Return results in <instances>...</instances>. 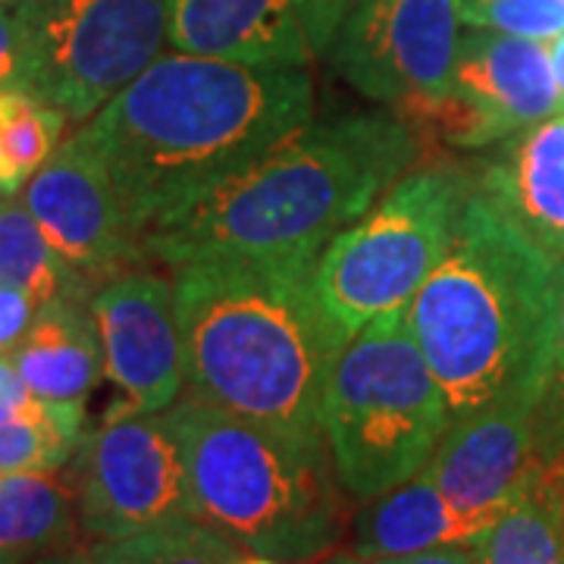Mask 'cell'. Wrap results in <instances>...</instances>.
Returning a JSON list of instances; mask_svg holds the SVG:
<instances>
[{
    "mask_svg": "<svg viewBox=\"0 0 564 564\" xmlns=\"http://www.w3.org/2000/svg\"><path fill=\"white\" fill-rule=\"evenodd\" d=\"M232 564H285V562H276V558H270V555H258V552H242V555H239Z\"/></svg>",
    "mask_w": 564,
    "mask_h": 564,
    "instance_id": "34",
    "label": "cell"
},
{
    "mask_svg": "<svg viewBox=\"0 0 564 564\" xmlns=\"http://www.w3.org/2000/svg\"><path fill=\"white\" fill-rule=\"evenodd\" d=\"M367 564H484L480 543H455L440 545V549H426L414 555H399V558H380V562Z\"/></svg>",
    "mask_w": 564,
    "mask_h": 564,
    "instance_id": "29",
    "label": "cell"
},
{
    "mask_svg": "<svg viewBox=\"0 0 564 564\" xmlns=\"http://www.w3.org/2000/svg\"><path fill=\"white\" fill-rule=\"evenodd\" d=\"M492 521L464 514L426 474L367 499L355 521V555L364 562L399 558L455 543H480Z\"/></svg>",
    "mask_w": 564,
    "mask_h": 564,
    "instance_id": "17",
    "label": "cell"
},
{
    "mask_svg": "<svg viewBox=\"0 0 564 564\" xmlns=\"http://www.w3.org/2000/svg\"><path fill=\"white\" fill-rule=\"evenodd\" d=\"M462 29L458 0H355L326 57L364 98L392 110L452 91Z\"/></svg>",
    "mask_w": 564,
    "mask_h": 564,
    "instance_id": "10",
    "label": "cell"
},
{
    "mask_svg": "<svg viewBox=\"0 0 564 564\" xmlns=\"http://www.w3.org/2000/svg\"><path fill=\"white\" fill-rule=\"evenodd\" d=\"M540 389H514L455 417L423 474L464 514L496 521L536 464Z\"/></svg>",
    "mask_w": 564,
    "mask_h": 564,
    "instance_id": "13",
    "label": "cell"
},
{
    "mask_svg": "<svg viewBox=\"0 0 564 564\" xmlns=\"http://www.w3.org/2000/svg\"><path fill=\"white\" fill-rule=\"evenodd\" d=\"M423 141L389 113L307 122L198 207L144 236V258L176 270L210 258H321L414 170Z\"/></svg>",
    "mask_w": 564,
    "mask_h": 564,
    "instance_id": "3",
    "label": "cell"
},
{
    "mask_svg": "<svg viewBox=\"0 0 564 564\" xmlns=\"http://www.w3.org/2000/svg\"><path fill=\"white\" fill-rule=\"evenodd\" d=\"M180 426L198 521L245 552L311 562L339 543V477L326 436H295L182 392Z\"/></svg>",
    "mask_w": 564,
    "mask_h": 564,
    "instance_id": "5",
    "label": "cell"
},
{
    "mask_svg": "<svg viewBox=\"0 0 564 564\" xmlns=\"http://www.w3.org/2000/svg\"><path fill=\"white\" fill-rule=\"evenodd\" d=\"M22 204L63 261L95 285L148 261L101 151L85 129L63 141L29 180Z\"/></svg>",
    "mask_w": 564,
    "mask_h": 564,
    "instance_id": "12",
    "label": "cell"
},
{
    "mask_svg": "<svg viewBox=\"0 0 564 564\" xmlns=\"http://www.w3.org/2000/svg\"><path fill=\"white\" fill-rule=\"evenodd\" d=\"M464 29H486L530 41L564 35V0H458Z\"/></svg>",
    "mask_w": 564,
    "mask_h": 564,
    "instance_id": "25",
    "label": "cell"
},
{
    "mask_svg": "<svg viewBox=\"0 0 564 564\" xmlns=\"http://www.w3.org/2000/svg\"><path fill=\"white\" fill-rule=\"evenodd\" d=\"M91 549L107 564H232L242 555V545L202 521H182Z\"/></svg>",
    "mask_w": 564,
    "mask_h": 564,
    "instance_id": "24",
    "label": "cell"
},
{
    "mask_svg": "<svg viewBox=\"0 0 564 564\" xmlns=\"http://www.w3.org/2000/svg\"><path fill=\"white\" fill-rule=\"evenodd\" d=\"M564 304V261L477 185L408 321L452 421L514 389L543 392Z\"/></svg>",
    "mask_w": 564,
    "mask_h": 564,
    "instance_id": "4",
    "label": "cell"
},
{
    "mask_svg": "<svg viewBox=\"0 0 564 564\" xmlns=\"http://www.w3.org/2000/svg\"><path fill=\"white\" fill-rule=\"evenodd\" d=\"M307 122V66H248L173 51L104 104L85 132L144 242Z\"/></svg>",
    "mask_w": 564,
    "mask_h": 564,
    "instance_id": "1",
    "label": "cell"
},
{
    "mask_svg": "<svg viewBox=\"0 0 564 564\" xmlns=\"http://www.w3.org/2000/svg\"><path fill=\"white\" fill-rule=\"evenodd\" d=\"M452 91L484 113L496 141L564 113L549 44L486 29L462 32Z\"/></svg>",
    "mask_w": 564,
    "mask_h": 564,
    "instance_id": "15",
    "label": "cell"
},
{
    "mask_svg": "<svg viewBox=\"0 0 564 564\" xmlns=\"http://www.w3.org/2000/svg\"><path fill=\"white\" fill-rule=\"evenodd\" d=\"M10 361L39 399L85 408L101 377H107L101 336L88 299H61L39 307Z\"/></svg>",
    "mask_w": 564,
    "mask_h": 564,
    "instance_id": "18",
    "label": "cell"
},
{
    "mask_svg": "<svg viewBox=\"0 0 564 564\" xmlns=\"http://www.w3.org/2000/svg\"><path fill=\"white\" fill-rule=\"evenodd\" d=\"M480 176L452 163L404 173L361 220L323 248L317 292L348 339L389 311H408L440 267Z\"/></svg>",
    "mask_w": 564,
    "mask_h": 564,
    "instance_id": "7",
    "label": "cell"
},
{
    "mask_svg": "<svg viewBox=\"0 0 564 564\" xmlns=\"http://www.w3.org/2000/svg\"><path fill=\"white\" fill-rule=\"evenodd\" d=\"M329 41L317 0H170L166 44L182 54L248 66H311Z\"/></svg>",
    "mask_w": 564,
    "mask_h": 564,
    "instance_id": "14",
    "label": "cell"
},
{
    "mask_svg": "<svg viewBox=\"0 0 564 564\" xmlns=\"http://www.w3.org/2000/svg\"><path fill=\"white\" fill-rule=\"evenodd\" d=\"M321 258H210L173 270L185 392L295 436L323 433L348 333L317 292Z\"/></svg>",
    "mask_w": 564,
    "mask_h": 564,
    "instance_id": "2",
    "label": "cell"
},
{
    "mask_svg": "<svg viewBox=\"0 0 564 564\" xmlns=\"http://www.w3.org/2000/svg\"><path fill=\"white\" fill-rule=\"evenodd\" d=\"M549 462L564 464V304L558 329H555L543 395H540V408H536V464Z\"/></svg>",
    "mask_w": 564,
    "mask_h": 564,
    "instance_id": "26",
    "label": "cell"
},
{
    "mask_svg": "<svg viewBox=\"0 0 564 564\" xmlns=\"http://www.w3.org/2000/svg\"><path fill=\"white\" fill-rule=\"evenodd\" d=\"M22 82V35L17 3L0 7V88H20Z\"/></svg>",
    "mask_w": 564,
    "mask_h": 564,
    "instance_id": "28",
    "label": "cell"
},
{
    "mask_svg": "<svg viewBox=\"0 0 564 564\" xmlns=\"http://www.w3.org/2000/svg\"><path fill=\"white\" fill-rule=\"evenodd\" d=\"M91 558H95V564H107V562H104V558H101V555L95 552V549H91Z\"/></svg>",
    "mask_w": 564,
    "mask_h": 564,
    "instance_id": "36",
    "label": "cell"
},
{
    "mask_svg": "<svg viewBox=\"0 0 564 564\" xmlns=\"http://www.w3.org/2000/svg\"><path fill=\"white\" fill-rule=\"evenodd\" d=\"M32 564H95L91 558V549H79V545H66V549H57L51 555H41Z\"/></svg>",
    "mask_w": 564,
    "mask_h": 564,
    "instance_id": "31",
    "label": "cell"
},
{
    "mask_svg": "<svg viewBox=\"0 0 564 564\" xmlns=\"http://www.w3.org/2000/svg\"><path fill=\"white\" fill-rule=\"evenodd\" d=\"M79 524L98 543L198 521L180 426L170 408L104 421L73 458Z\"/></svg>",
    "mask_w": 564,
    "mask_h": 564,
    "instance_id": "9",
    "label": "cell"
},
{
    "mask_svg": "<svg viewBox=\"0 0 564 564\" xmlns=\"http://www.w3.org/2000/svg\"><path fill=\"white\" fill-rule=\"evenodd\" d=\"M549 61H552V76H555V85H558L564 101V35L549 41Z\"/></svg>",
    "mask_w": 564,
    "mask_h": 564,
    "instance_id": "32",
    "label": "cell"
},
{
    "mask_svg": "<svg viewBox=\"0 0 564 564\" xmlns=\"http://www.w3.org/2000/svg\"><path fill=\"white\" fill-rule=\"evenodd\" d=\"M323 564H367L361 555H355V552H336L333 558H326Z\"/></svg>",
    "mask_w": 564,
    "mask_h": 564,
    "instance_id": "35",
    "label": "cell"
},
{
    "mask_svg": "<svg viewBox=\"0 0 564 564\" xmlns=\"http://www.w3.org/2000/svg\"><path fill=\"white\" fill-rule=\"evenodd\" d=\"M0 285L20 289L44 307L61 299H91L95 282L63 261L35 217L13 195L0 198Z\"/></svg>",
    "mask_w": 564,
    "mask_h": 564,
    "instance_id": "22",
    "label": "cell"
},
{
    "mask_svg": "<svg viewBox=\"0 0 564 564\" xmlns=\"http://www.w3.org/2000/svg\"><path fill=\"white\" fill-rule=\"evenodd\" d=\"M351 3H355V0H317L321 20H323V25H326V32H329V35H336L339 22H343L345 13L351 10Z\"/></svg>",
    "mask_w": 564,
    "mask_h": 564,
    "instance_id": "30",
    "label": "cell"
},
{
    "mask_svg": "<svg viewBox=\"0 0 564 564\" xmlns=\"http://www.w3.org/2000/svg\"><path fill=\"white\" fill-rule=\"evenodd\" d=\"M3 195H17V185H13V176H10V170H7V161H3V154H0V198Z\"/></svg>",
    "mask_w": 564,
    "mask_h": 564,
    "instance_id": "33",
    "label": "cell"
},
{
    "mask_svg": "<svg viewBox=\"0 0 564 564\" xmlns=\"http://www.w3.org/2000/svg\"><path fill=\"white\" fill-rule=\"evenodd\" d=\"M85 408L39 399L17 364L0 358V474L61 470L85 440Z\"/></svg>",
    "mask_w": 564,
    "mask_h": 564,
    "instance_id": "20",
    "label": "cell"
},
{
    "mask_svg": "<svg viewBox=\"0 0 564 564\" xmlns=\"http://www.w3.org/2000/svg\"><path fill=\"white\" fill-rule=\"evenodd\" d=\"M66 113L22 88H0V154L17 192L61 148Z\"/></svg>",
    "mask_w": 564,
    "mask_h": 564,
    "instance_id": "23",
    "label": "cell"
},
{
    "mask_svg": "<svg viewBox=\"0 0 564 564\" xmlns=\"http://www.w3.org/2000/svg\"><path fill=\"white\" fill-rule=\"evenodd\" d=\"M39 314V304L20 289L0 285V358H10Z\"/></svg>",
    "mask_w": 564,
    "mask_h": 564,
    "instance_id": "27",
    "label": "cell"
},
{
    "mask_svg": "<svg viewBox=\"0 0 564 564\" xmlns=\"http://www.w3.org/2000/svg\"><path fill=\"white\" fill-rule=\"evenodd\" d=\"M452 423L408 311L361 326L326 386L323 433L348 496L373 499L421 474Z\"/></svg>",
    "mask_w": 564,
    "mask_h": 564,
    "instance_id": "6",
    "label": "cell"
},
{
    "mask_svg": "<svg viewBox=\"0 0 564 564\" xmlns=\"http://www.w3.org/2000/svg\"><path fill=\"white\" fill-rule=\"evenodd\" d=\"M79 524L76 470L0 474V564H32L73 545Z\"/></svg>",
    "mask_w": 564,
    "mask_h": 564,
    "instance_id": "19",
    "label": "cell"
},
{
    "mask_svg": "<svg viewBox=\"0 0 564 564\" xmlns=\"http://www.w3.org/2000/svg\"><path fill=\"white\" fill-rule=\"evenodd\" d=\"M480 555L484 564H564V464H533L484 533Z\"/></svg>",
    "mask_w": 564,
    "mask_h": 564,
    "instance_id": "21",
    "label": "cell"
},
{
    "mask_svg": "<svg viewBox=\"0 0 564 564\" xmlns=\"http://www.w3.org/2000/svg\"><path fill=\"white\" fill-rule=\"evenodd\" d=\"M10 3H17V0H0V7H10Z\"/></svg>",
    "mask_w": 564,
    "mask_h": 564,
    "instance_id": "37",
    "label": "cell"
},
{
    "mask_svg": "<svg viewBox=\"0 0 564 564\" xmlns=\"http://www.w3.org/2000/svg\"><path fill=\"white\" fill-rule=\"evenodd\" d=\"M91 317L104 348L113 402L104 421L166 411L185 392V343L173 280L129 267L95 285Z\"/></svg>",
    "mask_w": 564,
    "mask_h": 564,
    "instance_id": "11",
    "label": "cell"
},
{
    "mask_svg": "<svg viewBox=\"0 0 564 564\" xmlns=\"http://www.w3.org/2000/svg\"><path fill=\"white\" fill-rule=\"evenodd\" d=\"M480 188L552 258L564 261V113L505 139Z\"/></svg>",
    "mask_w": 564,
    "mask_h": 564,
    "instance_id": "16",
    "label": "cell"
},
{
    "mask_svg": "<svg viewBox=\"0 0 564 564\" xmlns=\"http://www.w3.org/2000/svg\"><path fill=\"white\" fill-rule=\"evenodd\" d=\"M22 91L91 120L161 57L170 0H17Z\"/></svg>",
    "mask_w": 564,
    "mask_h": 564,
    "instance_id": "8",
    "label": "cell"
}]
</instances>
